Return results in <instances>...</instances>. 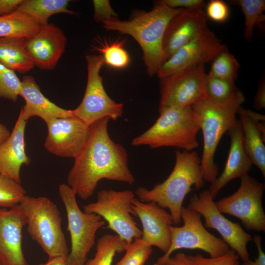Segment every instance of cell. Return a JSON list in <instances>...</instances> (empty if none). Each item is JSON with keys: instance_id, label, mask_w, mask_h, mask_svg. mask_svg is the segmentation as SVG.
Returning <instances> with one entry per match:
<instances>
[{"instance_id": "277c9868", "label": "cell", "mask_w": 265, "mask_h": 265, "mask_svg": "<svg viewBox=\"0 0 265 265\" xmlns=\"http://www.w3.org/2000/svg\"><path fill=\"white\" fill-rule=\"evenodd\" d=\"M159 112L155 123L132 140V146L173 147L188 151L198 147L197 135L200 128L191 106L169 107Z\"/></svg>"}, {"instance_id": "ab89813d", "label": "cell", "mask_w": 265, "mask_h": 265, "mask_svg": "<svg viewBox=\"0 0 265 265\" xmlns=\"http://www.w3.org/2000/svg\"><path fill=\"white\" fill-rule=\"evenodd\" d=\"M24 0H0V17L14 12Z\"/></svg>"}, {"instance_id": "5b68a950", "label": "cell", "mask_w": 265, "mask_h": 265, "mask_svg": "<svg viewBox=\"0 0 265 265\" xmlns=\"http://www.w3.org/2000/svg\"><path fill=\"white\" fill-rule=\"evenodd\" d=\"M241 106L218 104L207 96L191 106L198 119L203 137L201 169L205 181L211 184L217 177L218 168L215 153L222 135L237 121Z\"/></svg>"}, {"instance_id": "cb8c5ba5", "label": "cell", "mask_w": 265, "mask_h": 265, "mask_svg": "<svg viewBox=\"0 0 265 265\" xmlns=\"http://www.w3.org/2000/svg\"><path fill=\"white\" fill-rule=\"evenodd\" d=\"M238 113L239 114L245 152L252 164L257 166L265 178V146L264 135L256 123L250 118L241 112L238 111Z\"/></svg>"}, {"instance_id": "7a4b0ae2", "label": "cell", "mask_w": 265, "mask_h": 265, "mask_svg": "<svg viewBox=\"0 0 265 265\" xmlns=\"http://www.w3.org/2000/svg\"><path fill=\"white\" fill-rule=\"evenodd\" d=\"M183 9L171 8L159 0L150 11H138L128 20L116 17L102 23L106 30L128 34L135 40L142 49L147 74L153 77L165 61L162 42L167 26Z\"/></svg>"}, {"instance_id": "d4e9b609", "label": "cell", "mask_w": 265, "mask_h": 265, "mask_svg": "<svg viewBox=\"0 0 265 265\" xmlns=\"http://www.w3.org/2000/svg\"><path fill=\"white\" fill-rule=\"evenodd\" d=\"M68 0H24L15 10L26 15L40 26L48 24L52 15L64 13L75 15V12L68 8Z\"/></svg>"}, {"instance_id": "7bdbcfd3", "label": "cell", "mask_w": 265, "mask_h": 265, "mask_svg": "<svg viewBox=\"0 0 265 265\" xmlns=\"http://www.w3.org/2000/svg\"><path fill=\"white\" fill-rule=\"evenodd\" d=\"M39 265H68L67 257L63 256H50L46 263Z\"/></svg>"}, {"instance_id": "9a60e30c", "label": "cell", "mask_w": 265, "mask_h": 265, "mask_svg": "<svg viewBox=\"0 0 265 265\" xmlns=\"http://www.w3.org/2000/svg\"><path fill=\"white\" fill-rule=\"evenodd\" d=\"M46 123L45 149L57 156L75 159L86 142L90 127L75 116L54 118Z\"/></svg>"}, {"instance_id": "7dc6e473", "label": "cell", "mask_w": 265, "mask_h": 265, "mask_svg": "<svg viewBox=\"0 0 265 265\" xmlns=\"http://www.w3.org/2000/svg\"><path fill=\"white\" fill-rule=\"evenodd\" d=\"M0 265H3L0 261Z\"/></svg>"}, {"instance_id": "bcb514c9", "label": "cell", "mask_w": 265, "mask_h": 265, "mask_svg": "<svg viewBox=\"0 0 265 265\" xmlns=\"http://www.w3.org/2000/svg\"><path fill=\"white\" fill-rule=\"evenodd\" d=\"M153 265H161L159 264L157 262L153 264Z\"/></svg>"}, {"instance_id": "2e32d148", "label": "cell", "mask_w": 265, "mask_h": 265, "mask_svg": "<svg viewBox=\"0 0 265 265\" xmlns=\"http://www.w3.org/2000/svg\"><path fill=\"white\" fill-rule=\"evenodd\" d=\"M132 203L134 215L139 218L142 224L141 238L149 245L166 252L171 242L170 227L174 223L170 213L154 202H142L134 198Z\"/></svg>"}, {"instance_id": "4fadbf2b", "label": "cell", "mask_w": 265, "mask_h": 265, "mask_svg": "<svg viewBox=\"0 0 265 265\" xmlns=\"http://www.w3.org/2000/svg\"><path fill=\"white\" fill-rule=\"evenodd\" d=\"M213 200L208 190H204L198 195L190 197L188 207L202 215L205 219V227L215 229L243 262L248 260L247 244L253 240L251 236L238 223L229 220L222 215Z\"/></svg>"}, {"instance_id": "ac0fdd59", "label": "cell", "mask_w": 265, "mask_h": 265, "mask_svg": "<svg viewBox=\"0 0 265 265\" xmlns=\"http://www.w3.org/2000/svg\"><path fill=\"white\" fill-rule=\"evenodd\" d=\"M66 41L62 30L54 24L48 23L41 26L34 35L26 38L24 46L34 66L51 70L64 52Z\"/></svg>"}, {"instance_id": "6da1fadb", "label": "cell", "mask_w": 265, "mask_h": 265, "mask_svg": "<svg viewBox=\"0 0 265 265\" xmlns=\"http://www.w3.org/2000/svg\"><path fill=\"white\" fill-rule=\"evenodd\" d=\"M109 119L103 118L90 126L86 142L67 176V185L83 200L92 196L103 179L129 184L135 181L126 149L109 136Z\"/></svg>"}, {"instance_id": "603a6c76", "label": "cell", "mask_w": 265, "mask_h": 265, "mask_svg": "<svg viewBox=\"0 0 265 265\" xmlns=\"http://www.w3.org/2000/svg\"><path fill=\"white\" fill-rule=\"evenodd\" d=\"M26 38L0 37V62L14 71L25 73L34 64L25 48Z\"/></svg>"}, {"instance_id": "52a82bcc", "label": "cell", "mask_w": 265, "mask_h": 265, "mask_svg": "<svg viewBox=\"0 0 265 265\" xmlns=\"http://www.w3.org/2000/svg\"><path fill=\"white\" fill-rule=\"evenodd\" d=\"M59 196L64 206L67 218L71 248L67 256L68 265H82L87 261V255L95 243L97 231L105 222L95 213H87L80 209L76 194L67 185L59 186Z\"/></svg>"}, {"instance_id": "30bf717a", "label": "cell", "mask_w": 265, "mask_h": 265, "mask_svg": "<svg viewBox=\"0 0 265 265\" xmlns=\"http://www.w3.org/2000/svg\"><path fill=\"white\" fill-rule=\"evenodd\" d=\"M181 227L171 226V242L168 250L158 259L157 263L162 265L175 251L180 249H199L215 258L223 255L230 249L228 245L221 238L209 232L202 224L201 215L189 208L183 207Z\"/></svg>"}, {"instance_id": "5bb4252c", "label": "cell", "mask_w": 265, "mask_h": 265, "mask_svg": "<svg viewBox=\"0 0 265 265\" xmlns=\"http://www.w3.org/2000/svg\"><path fill=\"white\" fill-rule=\"evenodd\" d=\"M226 46L208 28L166 60L157 74L159 79L212 61Z\"/></svg>"}, {"instance_id": "9c48e42d", "label": "cell", "mask_w": 265, "mask_h": 265, "mask_svg": "<svg viewBox=\"0 0 265 265\" xmlns=\"http://www.w3.org/2000/svg\"><path fill=\"white\" fill-rule=\"evenodd\" d=\"M87 80L85 93L80 105L72 110L73 116L90 127L97 121L108 117L116 121L123 114L124 105L111 99L103 83L100 71L105 64L101 54H88Z\"/></svg>"}, {"instance_id": "7402d4cb", "label": "cell", "mask_w": 265, "mask_h": 265, "mask_svg": "<svg viewBox=\"0 0 265 265\" xmlns=\"http://www.w3.org/2000/svg\"><path fill=\"white\" fill-rule=\"evenodd\" d=\"M20 96L25 101L20 114L26 121L34 116L42 118L45 122L54 118L74 116L72 110L61 108L47 99L41 92L34 78L31 76L23 78Z\"/></svg>"}, {"instance_id": "1f68e13d", "label": "cell", "mask_w": 265, "mask_h": 265, "mask_svg": "<svg viewBox=\"0 0 265 265\" xmlns=\"http://www.w3.org/2000/svg\"><path fill=\"white\" fill-rule=\"evenodd\" d=\"M26 193L21 184L0 174V207L10 208L19 205Z\"/></svg>"}, {"instance_id": "f1b7e54d", "label": "cell", "mask_w": 265, "mask_h": 265, "mask_svg": "<svg viewBox=\"0 0 265 265\" xmlns=\"http://www.w3.org/2000/svg\"><path fill=\"white\" fill-rule=\"evenodd\" d=\"M125 41L116 40L108 42L105 40H97L93 49L102 55L105 64L116 69H123L127 67L130 62L129 54L123 47Z\"/></svg>"}, {"instance_id": "f6af8a7d", "label": "cell", "mask_w": 265, "mask_h": 265, "mask_svg": "<svg viewBox=\"0 0 265 265\" xmlns=\"http://www.w3.org/2000/svg\"><path fill=\"white\" fill-rule=\"evenodd\" d=\"M234 265H239L238 261H237Z\"/></svg>"}, {"instance_id": "44dd1931", "label": "cell", "mask_w": 265, "mask_h": 265, "mask_svg": "<svg viewBox=\"0 0 265 265\" xmlns=\"http://www.w3.org/2000/svg\"><path fill=\"white\" fill-rule=\"evenodd\" d=\"M19 114L9 137L0 144V174L21 183L20 169L31 159L26 153L25 132L26 125Z\"/></svg>"}, {"instance_id": "d6a6232c", "label": "cell", "mask_w": 265, "mask_h": 265, "mask_svg": "<svg viewBox=\"0 0 265 265\" xmlns=\"http://www.w3.org/2000/svg\"><path fill=\"white\" fill-rule=\"evenodd\" d=\"M125 251V255L115 265H145L153 248L140 238L134 239Z\"/></svg>"}, {"instance_id": "f546056e", "label": "cell", "mask_w": 265, "mask_h": 265, "mask_svg": "<svg viewBox=\"0 0 265 265\" xmlns=\"http://www.w3.org/2000/svg\"><path fill=\"white\" fill-rule=\"evenodd\" d=\"M240 6L245 18L244 37L251 40L253 36L254 27L262 26L265 20L263 14L265 10L264 0H238L233 2Z\"/></svg>"}, {"instance_id": "b9f144b4", "label": "cell", "mask_w": 265, "mask_h": 265, "mask_svg": "<svg viewBox=\"0 0 265 265\" xmlns=\"http://www.w3.org/2000/svg\"><path fill=\"white\" fill-rule=\"evenodd\" d=\"M161 265H195L188 256L179 252L168 257Z\"/></svg>"}, {"instance_id": "3957f363", "label": "cell", "mask_w": 265, "mask_h": 265, "mask_svg": "<svg viewBox=\"0 0 265 265\" xmlns=\"http://www.w3.org/2000/svg\"><path fill=\"white\" fill-rule=\"evenodd\" d=\"M205 181L201 169V159L195 151H175L174 167L168 177L151 189L140 186L135 191L142 202H154L160 207L169 209L174 223L181 222L182 205L186 195L193 189L202 188Z\"/></svg>"}, {"instance_id": "60d3db41", "label": "cell", "mask_w": 265, "mask_h": 265, "mask_svg": "<svg viewBox=\"0 0 265 265\" xmlns=\"http://www.w3.org/2000/svg\"><path fill=\"white\" fill-rule=\"evenodd\" d=\"M254 107L257 110L265 108V81L263 79L260 82L254 100Z\"/></svg>"}, {"instance_id": "836d02e7", "label": "cell", "mask_w": 265, "mask_h": 265, "mask_svg": "<svg viewBox=\"0 0 265 265\" xmlns=\"http://www.w3.org/2000/svg\"><path fill=\"white\" fill-rule=\"evenodd\" d=\"M21 87L22 81L15 71L0 62V98L16 101Z\"/></svg>"}, {"instance_id": "4dcf8cb0", "label": "cell", "mask_w": 265, "mask_h": 265, "mask_svg": "<svg viewBox=\"0 0 265 265\" xmlns=\"http://www.w3.org/2000/svg\"><path fill=\"white\" fill-rule=\"evenodd\" d=\"M212 61L209 74L222 80L235 81L239 64L226 47Z\"/></svg>"}, {"instance_id": "8992f818", "label": "cell", "mask_w": 265, "mask_h": 265, "mask_svg": "<svg viewBox=\"0 0 265 265\" xmlns=\"http://www.w3.org/2000/svg\"><path fill=\"white\" fill-rule=\"evenodd\" d=\"M19 205L25 215L27 231L31 238L49 257H67L69 251L57 206L46 197L26 195Z\"/></svg>"}, {"instance_id": "8fae6325", "label": "cell", "mask_w": 265, "mask_h": 265, "mask_svg": "<svg viewBox=\"0 0 265 265\" xmlns=\"http://www.w3.org/2000/svg\"><path fill=\"white\" fill-rule=\"evenodd\" d=\"M238 189L215 202L221 213L238 218L246 229L265 231V214L262 198L265 184L248 174L240 178Z\"/></svg>"}, {"instance_id": "d6986e66", "label": "cell", "mask_w": 265, "mask_h": 265, "mask_svg": "<svg viewBox=\"0 0 265 265\" xmlns=\"http://www.w3.org/2000/svg\"><path fill=\"white\" fill-rule=\"evenodd\" d=\"M207 28L203 8L183 9L166 28L162 42L165 61Z\"/></svg>"}, {"instance_id": "83f0119b", "label": "cell", "mask_w": 265, "mask_h": 265, "mask_svg": "<svg viewBox=\"0 0 265 265\" xmlns=\"http://www.w3.org/2000/svg\"><path fill=\"white\" fill-rule=\"evenodd\" d=\"M129 244L117 235H104L97 241L94 258L84 265H111L115 254L125 251Z\"/></svg>"}, {"instance_id": "484cf974", "label": "cell", "mask_w": 265, "mask_h": 265, "mask_svg": "<svg viewBox=\"0 0 265 265\" xmlns=\"http://www.w3.org/2000/svg\"><path fill=\"white\" fill-rule=\"evenodd\" d=\"M206 87L207 96L218 104L241 106L244 101L243 93L237 87L235 82L208 74Z\"/></svg>"}, {"instance_id": "ba28073f", "label": "cell", "mask_w": 265, "mask_h": 265, "mask_svg": "<svg viewBox=\"0 0 265 265\" xmlns=\"http://www.w3.org/2000/svg\"><path fill=\"white\" fill-rule=\"evenodd\" d=\"M135 198L130 190L117 191L102 189L97 193V200L83 206L84 212L95 213L107 223L106 228L115 232L128 244L140 238L142 232L135 221L132 201Z\"/></svg>"}, {"instance_id": "c3c4849f", "label": "cell", "mask_w": 265, "mask_h": 265, "mask_svg": "<svg viewBox=\"0 0 265 265\" xmlns=\"http://www.w3.org/2000/svg\"></svg>"}, {"instance_id": "74e56055", "label": "cell", "mask_w": 265, "mask_h": 265, "mask_svg": "<svg viewBox=\"0 0 265 265\" xmlns=\"http://www.w3.org/2000/svg\"><path fill=\"white\" fill-rule=\"evenodd\" d=\"M162 1L168 7L174 9L203 8L205 5L202 0H162Z\"/></svg>"}, {"instance_id": "e0dca14e", "label": "cell", "mask_w": 265, "mask_h": 265, "mask_svg": "<svg viewBox=\"0 0 265 265\" xmlns=\"http://www.w3.org/2000/svg\"><path fill=\"white\" fill-rule=\"evenodd\" d=\"M26 225L19 205L0 209V261L3 265H28L22 249V231Z\"/></svg>"}, {"instance_id": "4316f807", "label": "cell", "mask_w": 265, "mask_h": 265, "mask_svg": "<svg viewBox=\"0 0 265 265\" xmlns=\"http://www.w3.org/2000/svg\"><path fill=\"white\" fill-rule=\"evenodd\" d=\"M40 26L29 16L15 11L0 17V37L29 38L37 32Z\"/></svg>"}, {"instance_id": "8d00e7d4", "label": "cell", "mask_w": 265, "mask_h": 265, "mask_svg": "<svg viewBox=\"0 0 265 265\" xmlns=\"http://www.w3.org/2000/svg\"><path fill=\"white\" fill-rule=\"evenodd\" d=\"M94 19L97 22L103 21L117 17V14L111 7L107 0H94Z\"/></svg>"}, {"instance_id": "ffe728a7", "label": "cell", "mask_w": 265, "mask_h": 265, "mask_svg": "<svg viewBox=\"0 0 265 265\" xmlns=\"http://www.w3.org/2000/svg\"><path fill=\"white\" fill-rule=\"evenodd\" d=\"M226 133L230 137V147L225 166L208 190L213 199L229 182L247 175L253 165L244 149L240 121L237 120Z\"/></svg>"}, {"instance_id": "e575fe53", "label": "cell", "mask_w": 265, "mask_h": 265, "mask_svg": "<svg viewBox=\"0 0 265 265\" xmlns=\"http://www.w3.org/2000/svg\"><path fill=\"white\" fill-rule=\"evenodd\" d=\"M187 256L195 265H234L239 258L232 249L223 255L215 258H207L200 254Z\"/></svg>"}, {"instance_id": "7c38bea8", "label": "cell", "mask_w": 265, "mask_h": 265, "mask_svg": "<svg viewBox=\"0 0 265 265\" xmlns=\"http://www.w3.org/2000/svg\"><path fill=\"white\" fill-rule=\"evenodd\" d=\"M207 75L202 64L159 79V111L169 107H190L205 98Z\"/></svg>"}, {"instance_id": "ee69618b", "label": "cell", "mask_w": 265, "mask_h": 265, "mask_svg": "<svg viewBox=\"0 0 265 265\" xmlns=\"http://www.w3.org/2000/svg\"><path fill=\"white\" fill-rule=\"evenodd\" d=\"M10 132L7 127L0 123V144L4 142L10 136Z\"/></svg>"}, {"instance_id": "f35d334b", "label": "cell", "mask_w": 265, "mask_h": 265, "mask_svg": "<svg viewBox=\"0 0 265 265\" xmlns=\"http://www.w3.org/2000/svg\"><path fill=\"white\" fill-rule=\"evenodd\" d=\"M253 240L258 249V258L254 261L249 259L244 262L241 265H265V254L261 246L262 238L260 235H256L254 236Z\"/></svg>"}, {"instance_id": "d590c367", "label": "cell", "mask_w": 265, "mask_h": 265, "mask_svg": "<svg viewBox=\"0 0 265 265\" xmlns=\"http://www.w3.org/2000/svg\"><path fill=\"white\" fill-rule=\"evenodd\" d=\"M206 15L215 22H224L229 16V9L227 4L221 0H211L206 7Z\"/></svg>"}]
</instances>
